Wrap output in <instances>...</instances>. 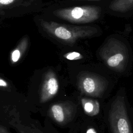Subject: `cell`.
I'll return each instance as SVG.
<instances>
[{
	"label": "cell",
	"instance_id": "4",
	"mask_svg": "<svg viewBox=\"0 0 133 133\" xmlns=\"http://www.w3.org/2000/svg\"><path fill=\"white\" fill-rule=\"evenodd\" d=\"M43 0H0L1 20L43 11Z\"/></svg>",
	"mask_w": 133,
	"mask_h": 133
},
{
	"label": "cell",
	"instance_id": "6",
	"mask_svg": "<svg viewBox=\"0 0 133 133\" xmlns=\"http://www.w3.org/2000/svg\"><path fill=\"white\" fill-rule=\"evenodd\" d=\"M108 83L99 74L83 72L77 77V86L82 93L94 97H100L106 90Z\"/></svg>",
	"mask_w": 133,
	"mask_h": 133
},
{
	"label": "cell",
	"instance_id": "15",
	"mask_svg": "<svg viewBox=\"0 0 133 133\" xmlns=\"http://www.w3.org/2000/svg\"><path fill=\"white\" fill-rule=\"evenodd\" d=\"M86 133H97V132L94 128H90L87 130Z\"/></svg>",
	"mask_w": 133,
	"mask_h": 133
},
{
	"label": "cell",
	"instance_id": "11",
	"mask_svg": "<svg viewBox=\"0 0 133 133\" xmlns=\"http://www.w3.org/2000/svg\"><path fill=\"white\" fill-rule=\"evenodd\" d=\"M81 103L85 113L90 116L97 115L100 111V104L97 100L82 98Z\"/></svg>",
	"mask_w": 133,
	"mask_h": 133
},
{
	"label": "cell",
	"instance_id": "12",
	"mask_svg": "<svg viewBox=\"0 0 133 133\" xmlns=\"http://www.w3.org/2000/svg\"><path fill=\"white\" fill-rule=\"evenodd\" d=\"M61 57L62 58V60H65L68 62H77L83 61L86 59V55L83 51H79L77 50H68L62 52Z\"/></svg>",
	"mask_w": 133,
	"mask_h": 133
},
{
	"label": "cell",
	"instance_id": "1",
	"mask_svg": "<svg viewBox=\"0 0 133 133\" xmlns=\"http://www.w3.org/2000/svg\"><path fill=\"white\" fill-rule=\"evenodd\" d=\"M41 34L51 40L68 47H73L83 39L99 35L97 25H74L46 19L42 16L34 18Z\"/></svg>",
	"mask_w": 133,
	"mask_h": 133
},
{
	"label": "cell",
	"instance_id": "7",
	"mask_svg": "<svg viewBox=\"0 0 133 133\" xmlns=\"http://www.w3.org/2000/svg\"><path fill=\"white\" fill-rule=\"evenodd\" d=\"M59 88L57 75L53 69H47L44 72L40 92V102L49 101L58 93Z\"/></svg>",
	"mask_w": 133,
	"mask_h": 133
},
{
	"label": "cell",
	"instance_id": "17",
	"mask_svg": "<svg viewBox=\"0 0 133 133\" xmlns=\"http://www.w3.org/2000/svg\"><path fill=\"white\" fill-rule=\"evenodd\" d=\"M50 1H56V0H50Z\"/></svg>",
	"mask_w": 133,
	"mask_h": 133
},
{
	"label": "cell",
	"instance_id": "2",
	"mask_svg": "<svg viewBox=\"0 0 133 133\" xmlns=\"http://www.w3.org/2000/svg\"><path fill=\"white\" fill-rule=\"evenodd\" d=\"M102 9L98 5L47 6L41 15L46 19L74 25H87L97 22L102 15Z\"/></svg>",
	"mask_w": 133,
	"mask_h": 133
},
{
	"label": "cell",
	"instance_id": "5",
	"mask_svg": "<svg viewBox=\"0 0 133 133\" xmlns=\"http://www.w3.org/2000/svg\"><path fill=\"white\" fill-rule=\"evenodd\" d=\"M109 121L112 133H132L124 97L117 96L112 103Z\"/></svg>",
	"mask_w": 133,
	"mask_h": 133
},
{
	"label": "cell",
	"instance_id": "16",
	"mask_svg": "<svg viewBox=\"0 0 133 133\" xmlns=\"http://www.w3.org/2000/svg\"><path fill=\"white\" fill-rule=\"evenodd\" d=\"M3 130H2V128H1V133H4V132H3Z\"/></svg>",
	"mask_w": 133,
	"mask_h": 133
},
{
	"label": "cell",
	"instance_id": "8",
	"mask_svg": "<svg viewBox=\"0 0 133 133\" xmlns=\"http://www.w3.org/2000/svg\"><path fill=\"white\" fill-rule=\"evenodd\" d=\"M30 44V39L29 35H24L20 38L10 53L9 62L12 66L17 65L20 62L27 52Z\"/></svg>",
	"mask_w": 133,
	"mask_h": 133
},
{
	"label": "cell",
	"instance_id": "13",
	"mask_svg": "<svg viewBox=\"0 0 133 133\" xmlns=\"http://www.w3.org/2000/svg\"><path fill=\"white\" fill-rule=\"evenodd\" d=\"M100 0H64L63 1L60 2L59 3L63 4H68L71 3H75L82 2H98Z\"/></svg>",
	"mask_w": 133,
	"mask_h": 133
},
{
	"label": "cell",
	"instance_id": "3",
	"mask_svg": "<svg viewBox=\"0 0 133 133\" xmlns=\"http://www.w3.org/2000/svg\"><path fill=\"white\" fill-rule=\"evenodd\" d=\"M97 56L109 69L118 72L124 70L128 60L126 46L115 38H109L101 45L97 51Z\"/></svg>",
	"mask_w": 133,
	"mask_h": 133
},
{
	"label": "cell",
	"instance_id": "9",
	"mask_svg": "<svg viewBox=\"0 0 133 133\" xmlns=\"http://www.w3.org/2000/svg\"><path fill=\"white\" fill-rule=\"evenodd\" d=\"M50 113L53 118L60 124L66 122L71 117V109L66 104L57 103L50 107Z\"/></svg>",
	"mask_w": 133,
	"mask_h": 133
},
{
	"label": "cell",
	"instance_id": "14",
	"mask_svg": "<svg viewBox=\"0 0 133 133\" xmlns=\"http://www.w3.org/2000/svg\"><path fill=\"white\" fill-rule=\"evenodd\" d=\"M0 86L2 88H7L9 86V84H8L7 82L3 77L0 78Z\"/></svg>",
	"mask_w": 133,
	"mask_h": 133
},
{
	"label": "cell",
	"instance_id": "10",
	"mask_svg": "<svg viewBox=\"0 0 133 133\" xmlns=\"http://www.w3.org/2000/svg\"><path fill=\"white\" fill-rule=\"evenodd\" d=\"M108 8L114 12H125L133 9V0H112Z\"/></svg>",
	"mask_w": 133,
	"mask_h": 133
}]
</instances>
